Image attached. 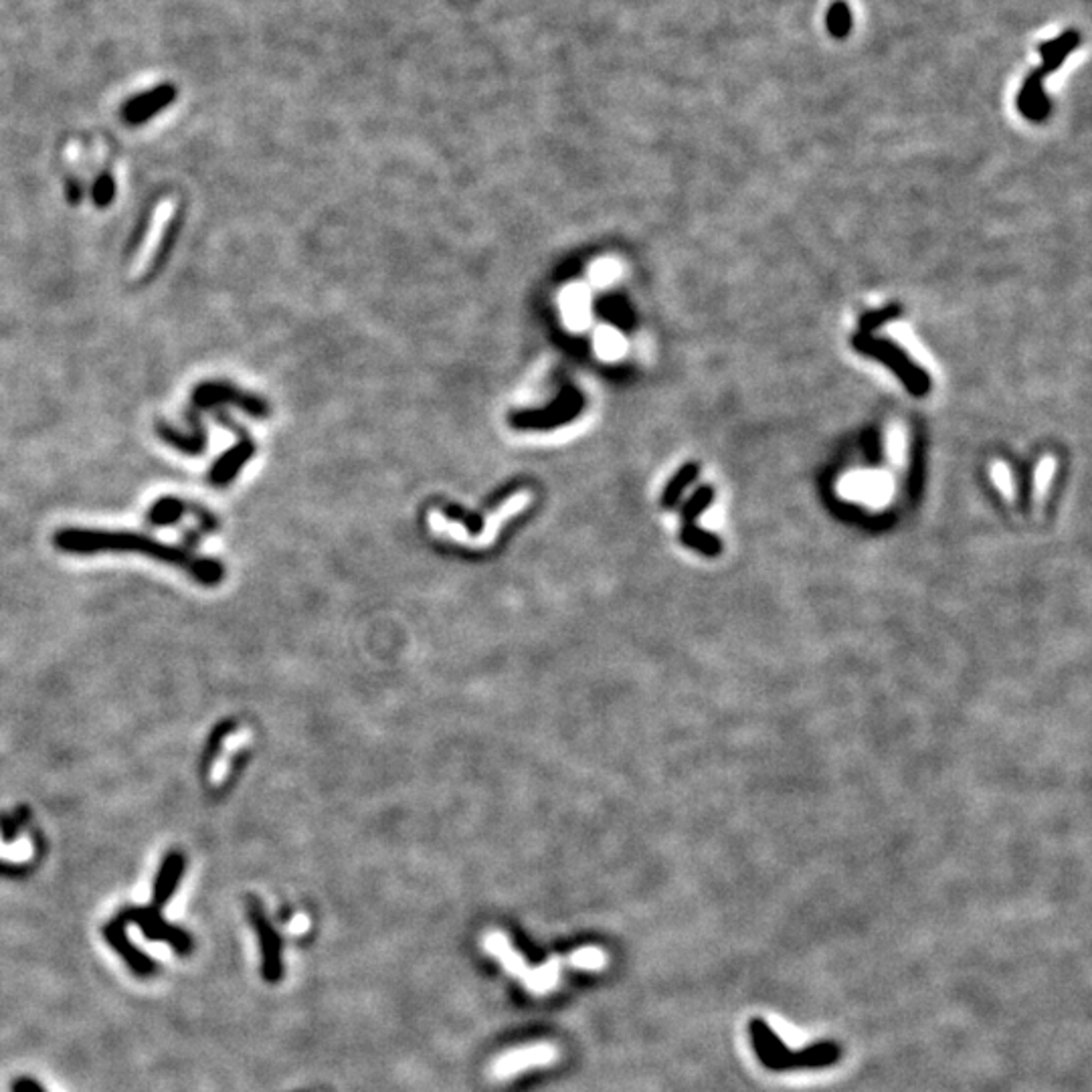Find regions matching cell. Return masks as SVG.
I'll return each instance as SVG.
<instances>
[{
  "label": "cell",
  "mask_w": 1092,
  "mask_h": 1092,
  "mask_svg": "<svg viewBox=\"0 0 1092 1092\" xmlns=\"http://www.w3.org/2000/svg\"><path fill=\"white\" fill-rule=\"evenodd\" d=\"M55 546L65 553L75 555H94V553H140L156 561L174 565L182 571H189L195 581L201 585H217L223 579V565L211 559L197 557L178 546L164 544L156 538L132 532H108V530H85V528H65L55 534Z\"/></svg>",
  "instance_id": "6da1fadb"
},
{
  "label": "cell",
  "mask_w": 1092,
  "mask_h": 1092,
  "mask_svg": "<svg viewBox=\"0 0 1092 1092\" xmlns=\"http://www.w3.org/2000/svg\"><path fill=\"white\" fill-rule=\"evenodd\" d=\"M221 407V405H237L239 409H243L245 413L253 415V417H267L269 415V407L263 399H259L257 395H249L229 383H201L195 393H193V401H191V409H189V421H191V427H193V433L191 435H185L180 433L178 429L174 427H168L164 423H158V435L164 443L172 445L174 449L187 453V455H201L205 449H207V429H205V423H203V411H209V409H215V407Z\"/></svg>",
  "instance_id": "7a4b0ae2"
},
{
  "label": "cell",
  "mask_w": 1092,
  "mask_h": 1092,
  "mask_svg": "<svg viewBox=\"0 0 1092 1092\" xmlns=\"http://www.w3.org/2000/svg\"><path fill=\"white\" fill-rule=\"evenodd\" d=\"M559 1058L561 1048H557L553 1042H534L530 1046H520V1048H512L496 1056L488 1068V1074L498 1082H504L534 1068L553 1066L559 1062Z\"/></svg>",
  "instance_id": "3957f363"
},
{
  "label": "cell",
  "mask_w": 1092,
  "mask_h": 1092,
  "mask_svg": "<svg viewBox=\"0 0 1092 1092\" xmlns=\"http://www.w3.org/2000/svg\"><path fill=\"white\" fill-rule=\"evenodd\" d=\"M854 346L864 354H870L878 360H884L896 375H900V379L904 381V385L910 393L925 395L929 391L927 375L921 369H917L915 364L906 358V354L902 350H898L896 346H892L890 342L876 340L866 332H860L854 338Z\"/></svg>",
  "instance_id": "277c9868"
},
{
  "label": "cell",
  "mask_w": 1092,
  "mask_h": 1092,
  "mask_svg": "<svg viewBox=\"0 0 1092 1092\" xmlns=\"http://www.w3.org/2000/svg\"><path fill=\"white\" fill-rule=\"evenodd\" d=\"M215 419L219 423H223L225 427H229V431L239 435V443L233 449H229V451L221 455V458L215 462V466L211 470V476H209L213 486H225L239 474V470L245 466V462L255 453V441L251 439V435H247V431L239 423H235L229 415H227V411H223V409H219V411L215 413Z\"/></svg>",
  "instance_id": "5b68a950"
},
{
  "label": "cell",
  "mask_w": 1092,
  "mask_h": 1092,
  "mask_svg": "<svg viewBox=\"0 0 1092 1092\" xmlns=\"http://www.w3.org/2000/svg\"><path fill=\"white\" fill-rule=\"evenodd\" d=\"M840 490L842 494L860 500V502L882 506L888 502L892 482L888 476L882 474H854L842 482Z\"/></svg>",
  "instance_id": "8992f818"
},
{
  "label": "cell",
  "mask_w": 1092,
  "mask_h": 1092,
  "mask_svg": "<svg viewBox=\"0 0 1092 1092\" xmlns=\"http://www.w3.org/2000/svg\"><path fill=\"white\" fill-rule=\"evenodd\" d=\"M130 919L140 925V929L144 931V935H146L148 939L168 941V943H172V947H174L180 955H185V953L191 951V939H189L185 933H182V931H178V929L166 925V923L162 921V917L156 913V910H148V908L132 910Z\"/></svg>",
  "instance_id": "52a82bcc"
},
{
  "label": "cell",
  "mask_w": 1092,
  "mask_h": 1092,
  "mask_svg": "<svg viewBox=\"0 0 1092 1092\" xmlns=\"http://www.w3.org/2000/svg\"><path fill=\"white\" fill-rule=\"evenodd\" d=\"M482 943H484V951L490 955V957L498 959L506 973H510L518 979L524 977V973L528 971V963H526V959L522 957V955L514 949V945L510 943V939L502 931L486 933Z\"/></svg>",
  "instance_id": "ba28073f"
},
{
  "label": "cell",
  "mask_w": 1092,
  "mask_h": 1092,
  "mask_svg": "<svg viewBox=\"0 0 1092 1092\" xmlns=\"http://www.w3.org/2000/svg\"><path fill=\"white\" fill-rule=\"evenodd\" d=\"M104 935H106V939L110 941V945H112V947L122 955V957L126 959V963H128L136 973H138V975H150V973L156 969L154 963L146 957V955H144L142 951L136 949V947L130 943V939L126 937V929H124L122 919H118L116 923L108 925V927L104 929Z\"/></svg>",
  "instance_id": "9c48e42d"
},
{
  "label": "cell",
  "mask_w": 1092,
  "mask_h": 1092,
  "mask_svg": "<svg viewBox=\"0 0 1092 1092\" xmlns=\"http://www.w3.org/2000/svg\"><path fill=\"white\" fill-rule=\"evenodd\" d=\"M174 100V87H158L144 96L134 98L124 108V120L128 124H144Z\"/></svg>",
  "instance_id": "30bf717a"
},
{
  "label": "cell",
  "mask_w": 1092,
  "mask_h": 1092,
  "mask_svg": "<svg viewBox=\"0 0 1092 1092\" xmlns=\"http://www.w3.org/2000/svg\"><path fill=\"white\" fill-rule=\"evenodd\" d=\"M561 975H563V959L551 957L549 961L538 967H528V971L522 977V983L532 995L542 997V995H549L561 985Z\"/></svg>",
  "instance_id": "8fae6325"
},
{
  "label": "cell",
  "mask_w": 1092,
  "mask_h": 1092,
  "mask_svg": "<svg viewBox=\"0 0 1092 1092\" xmlns=\"http://www.w3.org/2000/svg\"><path fill=\"white\" fill-rule=\"evenodd\" d=\"M182 872H185V858H182V854H178V852L168 854L162 862V866H160L158 876H156V882H154V906L156 908L164 906L170 900V896L174 894V890L180 882Z\"/></svg>",
  "instance_id": "7c38bea8"
},
{
  "label": "cell",
  "mask_w": 1092,
  "mask_h": 1092,
  "mask_svg": "<svg viewBox=\"0 0 1092 1092\" xmlns=\"http://www.w3.org/2000/svg\"><path fill=\"white\" fill-rule=\"evenodd\" d=\"M607 961H609V955L601 947H595V945L581 947V949L573 951L567 957L569 967H573L577 971H587V973L603 971L607 967Z\"/></svg>",
  "instance_id": "4fadbf2b"
},
{
  "label": "cell",
  "mask_w": 1092,
  "mask_h": 1092,
  "mask_svg": "<svg viewBox=\"0 0 1092 1092\" xmlns=\"http://www.w3.org/2000/svg\"><path fill=\"white\" fill-rule=\"evenodd\" d=\"M182 512H185V504L178 498H160L148 512V522L156 526L172 524L182 516Z\"/></svg>",
  "instance_id": "5bb4252c"
},
{
  "label": "cell",
  "mask_w": 1092,
  "mask_h": 1092,
  "mask_svg": "<svg viewBox=\"0 0 1092 1092\" xmlns=\"http://www.w3.org/2000/svg\"><path fill=\"white\" fill-rule=\"evenodd\" d=\"M696 474H698V468H696L694 464H688V466L682 468V470L676 474V478H672V482H670L668 488H666V494H664V506L676 504V500L680 498L682 490H684L688 484H692V480L696 478Z\"/></svg>",
  "instance_id": "9a60e30c"
},
{
  "label": "cell",
  "mask_w": 1092,
  "mask_h": 1092,
  "mask_svg": "<svg viewBox=\"0 0 1092 1092\" xmlns=\"http://www.w3.org/2000/svg\"><path fill=\"white\" fill-rule=\"evenodd\" d=\"M114 197H116V182L110 172H102L94 182V189H91V199H94L98 209H106L112 205Z\"/></svg>",
  "instance_id": "2e32d148"
},
{
  "label": "cell",
  "mask_w": 1092,
  "mask_h": 1092,
  "mask_svg": "<svg viewBox=\"0 0 1092 1092\" xmlns=\"http://www.w3.org/2000/svg\"><path fill=\"white\" fill-rule=\"evenodd\" d=\"M991 476H993V484L1001 490V494H1004L1006 498H1012L1014 496V482H1012V474L1010 470L1004 466V464H995L991 468Z\"/></svg>",
  "instance_id": "e0dca14e"
},
{
  "label": "cell",
  "mask_w": 1092,
  "mask_h": 1092,
  "mask_svg": "<svg viewBox=\"0 0 1092 1092\" xmlns=\"http://www.w3.org/2000/svg\"><path fill=\"white\" fill-rule=\"evenodd\" d=\"M1052 472H1054V462L1050 458L1042 460V464L1038 468V474H1036V496L1038 498H1042L1046 494V490H1048Z\"/></svg>",
  "instance_id": "ac0fdd59"
},
{
  "label": "cell",
  "mask_w": 1092,
  "mask_h": 1092,
  "mask_svg": "<svg viewBox=\"0 0 1092 1092\" xmlns=\"http://www.w3.org/2000/svg\"><path fill=\"white\" fill-rule=\"evenodd\" d=\"M896 312H898V308H896V306H890V308H886V310H882V312H874V314L864 316V318H862V330H860V332H866V334H868L870 330H874L876 326H880L884 320H888V318H892V314H896Z\"/></svg>",
  "instance_id": "d6986e66"
},
{
  "label": "cell",
  "mask_w": 1092,
  "mask_h": 1092,
  "mask_svg": "<svg viewBox=\"0 0 1092 1092\" xmlns=\"http://www.w3.org/2000/svg\"><path fill=\"white\" fill-rule=\"evenodd\" d=\"M13 1092H45L43 1086H39L35 1080L31 1078H19L15 1084H13Z\"/></svg>",
  "instance_id": "ffe728a7"
},
{
  "label": "cell",
  "mask_w": 1092,
  "mask_h": 1092,
  "mask_svg": "<svg viewBox=\"0 0 1092 1092\" xmlns=\"http://www.w3.org/2000/svg\"><path fill=\"white\" fill-rule=\"evenodd\" d=\"M308 927H310V921H308V917H306V915H298V917H296V919L292 921V925H290V931H292L294 935H300V933H306V931H308Z\"/></svg>",
  "instance_id": "44dd1931"
},
{
  "label": "cell",
  "mask_w": 1092,
  "mask_h": 1092,
  "mask_svg": "<svg viewBox=\"0 0 1092 1092\" xmlns=\"http://www.w3.org/2000/svg\"><path fill=\"white\" fill-rule=\"evenodd\" d=\"M902 449H904L902 435H900L898 431H894V433H892V439H890V451H892V455H894V460H900Z\"/></svg>",
  "instance_id": "7402d4cb"
}]
</instances>
